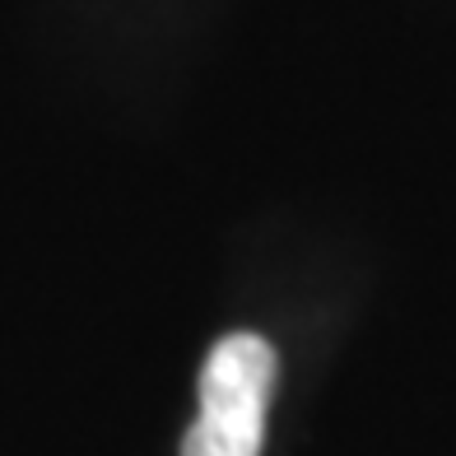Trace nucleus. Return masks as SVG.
<instances>
[{
  "label": "nucleus",
  "mask_w": 456,
  "mask_h": 456,
  "mask_svg": "<svg viewBox=\"0 0 456 456\" xmlns=\"http://www.w3.org/2000/svg\"><path fill=\"white\" fill-rule=\"evenodd\" d=\"M280 359L252 330L224 336L200 368V414L182 456H261Z\"/></svg>",
  "instance_id": "1"
}]
</instances>
